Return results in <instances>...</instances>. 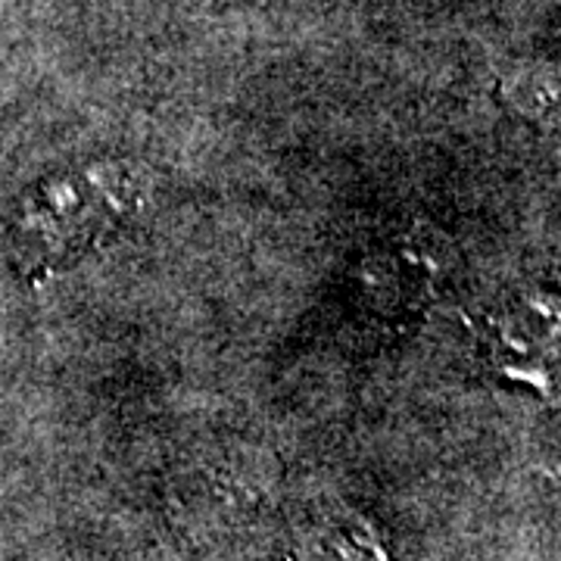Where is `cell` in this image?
Masks as SVG:
<instances>
[{"label": "cell", "instance_id": "6da1fadb", "mask_svg": "<svg viewBox=\"0 0 561 561\" xmlns=\"http://www.w3.org/2000/svg\"><path fill=\"white\" fill-rule=\"evenodd\" d=\"M138 197L140 179L131 165H94L38 187L22 209L20 231L44 265L72 260L101 243L135 209Z\"/></svg>", "mask_w": 561, "mask_h": 561}, {"label": "cell", "instance_id": "7a4b0ae2", "mask_svg": "<svg viewBox=\"0 0 561 561\" xmlns=\"http://www.w3.org/2000/svg\"><path fill=\"white\" fill-rule=\"evenodd\" d=\"M449 247L424 225L405 228L365 262V290L381 309H419L440 290Z\"/></svg>", "mask_w": 561, "mask_h": 561}]
</instances>
